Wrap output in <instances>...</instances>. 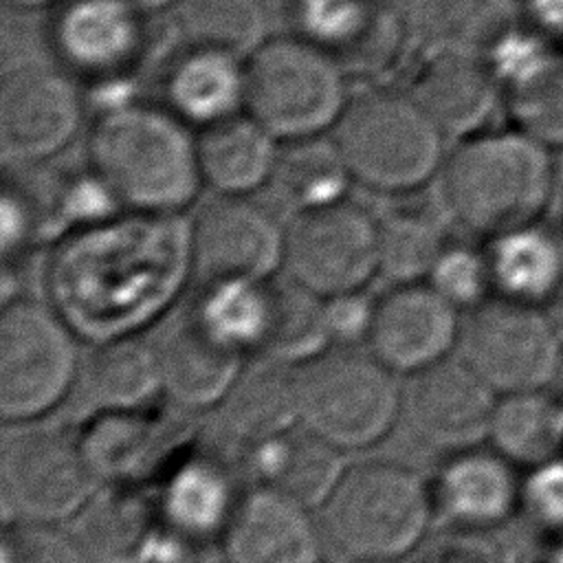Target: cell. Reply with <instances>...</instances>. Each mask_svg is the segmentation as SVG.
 Segmentation results:
<instances>
[{
  "label": "cell",
  "mask_w": 563,
  "mask_h": 563,
  "mask_svg": "<svg viewBox=\"0 0 563 563\" xmlns=\"http://www.w3.org/2000/svg\"><path fill=\"white\" fill-rule=\"evenodd\" d=\"M191 224L196 275L202 279H275L284 271L286 224L251 196H216Z\"/></svg>",
  "instance_id": "2e32d148"
},
{
  "label": "cell",
  "mask_w": 563,
  "mask_h": 563,
  "mask_svg": "<svg viewBox=\"0 0 563 563\" xmlns=\"http://www.w3.org/2000/svg\"><path fill=\"white\" fill-rule=\"evenodd\" d=\"M374 301L365 290L343 292L325 299V317L332 345L358 347L367 343L374 317Z\"/></svg>",
  "instance_id": "ee69618b"
},
{
  "label": "cell",
  "mask_w": 563,
  "mask_h": 563,
  "mask_svg": "<svg viewBox=\"0 0 563 563\" xmlns=\"http://www.w3.org/2000/svg\"><path fill=\"white\" fill-rule=\"evenodd\" d=\"M99 488L79 433L42 420L7 424L0 444L4 523L70 526Z\"/></svg>",
  "instance_id": "ba28073f"
},
{
  "label": "cell",
  "mask_w": 563,
  "mask_h": 563,
  "mask_svg": "<svg viewBox=\"0 0 563 563\" xmlns=\"http://www.w3.org/2000/svg\"><path fill=\"white\" fill-rule=\"evenodd\" d=\"M79 332L53 306L33 297L2 303L0 416L4 424L44 420L73 396L79 369Z\"/></svg>",
  "instance_id": "9c48e42d"
},
{
  "label": "cell",
  "mask_w": 563,
  "mask_h": 563,
  "mask_svg": "<svg viewBox=\"0 0 563 563\" xmlns=\"http://www.w3.org/2000/svg\"><path fill=\"white\" fill-rule=\"evenodd\" d=\"M86 163L128 211L183 213L202 187L198 132L141 97L95 112Z\"/></svg>",
  "instance_id": "7a4b0ae2"
},
{
  "label": "cell",
  "mask_w": 563,
  "mask_h": 563,
  "mask_svg": "<svg viewBox=\"0 0 563 563\" xmlns=\"http://www.w3.org/2000/svg\"><path fill=\"white\" fill-rule=\"evenodd\" d=\"M446 244L442 222L424 205H394L378 218V266L391 284L424 282Z\"/></svg>",
  "instance_id": "e575fe53"
},
{
  "label": "cell",
  "mask_w": 563,
  "mask_h": 563,
  "mask_svg": "<svg viewBox=\"0 0 563 563\" xmlns=\"http://www.w3.org/2000/svg\"><path fill=\"white\" fill-rule=\"evenodd\" d=\"M70 526L95 563H163L180 543L156 499L132 486H101Z\"/></svg>",
  "instance_id": "7402d4cb"
},
{
  "label": "cell",
  "mask_w": 563,
  "mask_h": 563,
  "mask_svg": "<svg viewBox=\"0 0 563 563\" xmlns=\"http://www.w3.org/2000/svg\"><path fill=\"white\" fill-rule=\"evenodd\" d=\"M282 141L249 112L198 132L202 185L216 196H253L273 183Z\"/></svg>",
  "instance_id": "f546056e"
},
{
  "label": "cell",
  "mask_w": 563,
  "mask_h": 563,
  "mask_svg": "<svg viewBox=\"0 0 563 563\" xmlns=\"http://www.w3.org/2000/svg\"><path fill=\"white\" fill-rule=\"evenodd\" d=\"M273 183L299 213L345 200L354 178L332 134H321L282 143Z\"/></svg>",
  "instance_id": "836d02e7"
},
{
  "label": "cell",
  "mask_w": 563,
  "mask_h": 563,
  "mask_svg": "<svg viewBox=\"0 0 563 563\" xmlns=\"http://www.w3.org/2000/svg\"><path fill=\"white\" fill-rule=\"evenodd\" d=\"M554 154L515 125L460 139L440 172L451 218L482 240L543 220L556 187Z\"/></svg>",
  "instance_id": "3957f363"
},
{
  "label": "cell",
  "mask_w": 563,
  "mask_h": 563,
  "mask_svg": "<svg viewBox=\"0 0 563 563\" xmlns=\"http://www.w3.org/2000/svg\"><path fill=\"white\" fill-rule=\"evenodd\" d=\"M409 92L446 136L466 139L493 128L504 88L482 55L431 48L416 68Z\"/></svg>",
  "instance_id": "44dd1931"
},
{
  "label": "cell",
  "mask_w": 563,
  "mask_h": 563,
  "mask_svg": "<svg viewBox=\"0 0 563 563\" xmlns=\"http://www.w3.org/2000/svg\"><path fill=\"white\" fill-rule=\"evenodd\" d=\"M519 22V0H420L418 7V24L431 48L482 57Z\"/></svg>",
  "instance_id": "d6a6232c"
},
{
  "label": "cell",
  "mask_w": 563,
  "mask_h": 563,
  "mask_svg": "<svg viewBox=\"0 0 563 563\" xmlns=\"http://www.w3.org/2000/svg\"><path fill=\"white\" fill-rule=\"evenodd\" d=\"M424 282L464 314L495 297L484 242L477 246L449 240Z\"/></svg>",
  "instance_id": "f35d334b"
},
{
  "label": "cell",
  "mask_w": 563,
  "mask_h": 563,
  "mask_svg": "<svg viewBox=\"0 0 563 563\" xmlns=\"http://www.w3.org/2000/svg\"><path fill=\"white\" fill-rule=\"evenodd\" d=\"M163 396L180 409H216L249 356L220 343L189 312L152 339Z\"/></svg>",
  "instance_id": "d4e9b609"
},
{
  "label": "cell",
  "mask_w": 563,
  "mask_h": 563,
  "mask_svg": "<svg viewBox=\"0 0 563 563\" xmlns=\"http://www.w3.org/2000/svg\"><path fill=\"white\" fill-rule=\"evenodd\" d=\"M196 273L191 224L180 213L121 211L55 242L51 303L92 343L139 334Z\"/></svg>",
  "instance_id": "6da1fadb"
},
{
  "label": "cell",
  "mask_w": 563,
  "mask_h": 563,
  "mask_svg": "<svg viewBox=\"0 0 563 563\" xmlns=\"http://www.w3.org/2000/svg\"><path fill=\"white\" fill-rule=\"evenodd\" d=\"M222 429L246 446L299 424L295 367L264 354L249 356L216 405Z\"/></svg>",
  "instance_id": "83f0119b"
},
{
  "label": "cell",
  "mask_w": 563,
  "mask_h": 563,
  "mask_svg": "<svg viewBox=\"0 0 563 563\" xmlns=\"http://www.w3.org/2000/svg\"><path fill=\"white\" fill-rule=\"evenodd\" d=\"M0 563H95L64 526L4 523Z\"/></svg>",
  "instance_id": "ab89813d"
},
{
  "label": "cell",
  "mask_w": 563,
  "mask_h": 563,
  "mask_svg": "<svg viewBox=\"0 0 563 563\" xmlns=\"http://www.w3.org/2000/svg\"><path fill=\"white\" fill-rule=\"evenodd\" d=\"M332 347L325 297L290 277L273 282V312L262 354L286 365H301Z\"/></svg>",
  "instance_id": "d590c367"
},
{
  "label": "cell",
  "mask_w": 563,
  "mask_h": 563,
  "mask_svg": "<svg viewBox=\"0 0 563 563\" xmlns=\"http://www.w3.org/2000/svg\"><path fill=\"white\" fill-rule=\"evenodd\" d=\"M292 33L328 51L350 77L391 73L409 42V24L389 0H290Z\"/></svg>",
  "instance_id": "9a60e30c"
},
{
  "label": "cell",
  "mask_w": 563,
  "mask_h": 563,
  "mask_svg": "<svg viewBox=\"0 0 563 563\" xmlns=\"http://www.w3.org/2000/svg\"><path fill=\"white\" fill-rule=\"evenodd\" d=\"M183 429L147 407L132 411L95 413L86 418L79 440L92 473L101 486H132L165 475L185 453Z\"/></svg>",
  "instance_id": "d6986e66"
},
{
  "label": "cell",
  "mask_w": 563,
  "mask_h": 563,
  "mask_svg": "<svg viewBox=\"0 0 563 563\" xmlns=\"http://www.w3.org/2000/svg\"><path fill=\"white\" fill-rule=\"evenodd\" d=\"M2 2L15 11H37V9H53L59 0H2Z\"/></svg>",
  "instance_id": "7dc6e473"
},
{
  "label": "cell",
  "mask_w": 563,
  "mask_h": 563,
  "mask_svg": "<svg viewBox=\"0 0 563 563\" xmlns=\"http://www.w3.org/2000/svg\"><path fill=\"white\" fill-rule=\"evenodd\" d=\"M273 282L202 279L187 312L202 330L238 354H262L273 312Z\"/></svg>",
  "instance_id": "4dcf8cb0"
},
{
  "label": "cell",
  "mask_w": 563,
  "mask_h": 563,
  "mask_svg": "<svg viewBox=\"0 0 563 563\" xmlns=\"http://www.w3.org/2000/svg\"><path fill=\"white\" fill-rule=\"evenodd\" d=\"M486 442L521 471L554 457L563 451L559 394L528 389L497 396Z\"/></svg>",
  "instance_id": "1f68e13d"
},
{
  "label": "cell",
  "mask_w": 563,
  "mask_h": 563,
  "mask_svg": "<svg viewBox=\"0 0 563 563\" xmlns=\"http://www.w3.org/2000/svg\"><path fill=\"white\" fill-rule=\"evenodd\" d=\"M328 545L352 563H398L435 519L429 479L394 460L347 464L317 508Z\"/></svg>",
  "instance_id": "277c9868"
},
{
  "label": "cell",
  "mask_w": 563,
  "mask_h": 563,
  "mask_svg": "<svg viewBox=\"0 0 563 563\" xmlns=\"http://www.w3.org/2000/svg\"><path fill=\"white\" fill-rule=\"evenodd\" d=\"M172 9L183 44L249 57L268 37L262 0H176Z\"/></svg>",
  "instance_id": "8d00e7d4"
},
{
  "label": "cell",
  "mask_w": 563,
  "mask_h": 563,
  "mask_svg": "<svg viewBox=\"0 0 563 563\" xmlns=\"http://www.w3.org/2000/svg\"><path fill=\"white\" fill-rule=\"evenodd\" d=\"M150 15L134 0H59L46 44L53 62L88 88L134 79L150 48Z\"/></svg>",
  "instance_id": "4fadbf2b"
},
{
  "label": "cell",
  "mask_w": 563,
  "mask_h": 563,
  "mask_svg": "<svg viewBox=\"0 0 563 563\" xmlns=\"http://www.w3.org/2000/svg\"><path fill=\"white\" fill-rule=\"evenodd\" d=\"M519 4L523 24L563 46V0H519Z\"/></svg>",
  "instance_id": "f6af8a7d"
},
{
  "label": "cell",
  "mask_w": 563,
  "mask_h": 563,
  "mask_svg": "<svg viewBox=\"0 0 563 563\" xmlns=\"http://www.w3.org/2000/svg\"><path fill=\"white\" fill-rule=\"evenodd\" d=\"M519 512L550 539L563 537V451L523 471Z\"/></svg>",
  "instance_id": "60d3db41"
},
{
  "label": "cell",
  "mask_w": 563,
  "mask_h": 563,
  "mask_svg": "<svg viewBox=\"0 0 563 563\" xmlns=\"http://www.w3.org/2000/svg\"><path fill=\"white\" fill-rule=\"evenodd\" d=\"M246 462L255 486L290 497L314 512L347 466L341 449L301 422L275 438L251 444Z\"/></svg>",
  "instance_id": "4316f807"
},
{
  "label": "cell",
  "mask_w": 563,
  "mask_h": 563,
  "mask_svg": "<svg viewBox=\"0 0 563 563\" xmlns=\"http://www.w3.org/2000/svg\"><path fill=\"white\" fill-rule=\"evenodd\" d=\"M539 563H563V537L561 539H552L548 552L541 556Z\"/></svg>",
  "instance_id": "c3c4849f"
},
{
  "label": "cell",
  "mask_w": 563,
  "mask_h": 563,
  "mask_svg": "<svg viewBox=\"0 0 563 563\" xmlns=\"http://www.w3.org/2000/svg\"><path fill=\"white\" fill-rule=\"evenodd\" d=\"M347 81L314 42L273 35L246 57V112L282 143L330 134L350 101Z\"/></svg>",
  "instance_id": "52a82bcc"
},
{
  "label": "cell",
  "mask_w": 563,
  "mask_h": 563,
  "mask_svg": "<svg viewBox=\"0 0 563 563\" xmlns=\"http://www.w3.org/2000/svg\"><path fill=\"white\" fill-rule=\"evenodd\" d=\"M196 132L246 112V57L183 44L161 75V99Z\"/></svg>",
  "instance_id": "603a6c76"
},
{
  "label": "cell",
  "mask_w": 563,
  "mask_h": 563,
  "mask_svg": "<svg viewBox=\"0 0 563 563\" xmlns=\"http://www.w3.org/2000/svg\"><path fill=\"white\" fill-rule=\"evenodd\" d=\"M559 229H561V233H563V205H561V227H559Z\"/></svg>",
  "instance_id": "681fc988"
},
{
  "label": "cell",
  "mask_w": 563,
  "mask_h": 563,
  "mask_svg": "<svg viewBox=\"0 0 563 563\" xmlns=\"http://www.w3.org/2000/svg\"><path fill=\"white\" fill-rule=\"evenodd\" d=\"M284 273L325 299L365 290L380 273L378 218L350 198L295 213L286 224Z\"/></svg>",
  "instance_id": "7c38bea8"
},
{
  "label": "cell",
  "mask_w": 563,
  "mask_h": 563,
  "mask_svg": "<svg viewBox=\"0 0 563 563\" xmlns=\"http://www.w3.org/2000/svg\"><path fill=\"white\" fill-rule=\"evenodd\" d=\"M521 475L488 442L442 455L429 479L435 519L444 528H504L519 512Z\"/></svg>",
  "instance_id": "ac0fdd59"
},
{
  "label": "cell",
  "mask_w": 563,
  "mask_h": 563,
  "mask_svg": "<svg viewBox=\"0 0 563 563\" xmlns=\"http://www.w3.org/2000/svg\"><path fill=\"white\" fill-rule=\"evenodd\" d=\"M220 541L227 563H323L325 548L314 510L262 486L242 495Z\"/></svg>",
  "instance_id": "ffe728a7"
},
{
  "label": "cell",
  "mask_w": 563,
  "mask_h": 563,
  "mask_svg": "<svg viewBox=\"0 0 563 563\" xmlns=\"http://www.w3.org/2000/svg\"><path fill=\"white\" fill-rule=\"evenodd\" d=\"M163 396L161 365L152 339L139 334L99 341L81 358L73 396L86 418L145 409Z\"/></svg>",
  "instance_id": "484cf974"
},
{
  "label": "cell",
  "mask_w": 563,
  "mask_h": 563,
  "mask_svg": "<svg viewBox=\"0 0 563 563\" xmlns=\"http://www.w3.org/2000/svg\"><path fill=\"white\" fill-rule=\"evenodd\" d=\"M299 422L332 446L361 451L400 422L402 378L369 350L332 345L295 367Z\"/></svg>",
  "instance_id": "8992f818"
},
{
  "label": "cell",
  "mask_w": 563,
  "mask_h": 563,
  "mask_svg": "<svg viewBox=\"0 0 563 563\" xmlns=\"http://www.w3.org/2000/svg\"><path fill=\"white\" fill-rule=\"evenodd\" d=\"M88 99L59 64H18L0 84V154L4 167H35L79 134Z\"/></svg>",
  "instance_id": "8fae6325"
},
{
  "label": "cell",
  "mask_w": 563,
  "mask_h": 563,
  "mask_svg": "<svg viewBox=\"0 0 563 563\" xmlns=\"http://www.w3.org/2000/svg\"><path fill=\"white\" fill-rule=\"evenodd\" d=\"M457 356L497 394L550 389L563 347L539 306L490 297L464 314Z\"/></svg>",
  "instance_id": "30bf717a"
},
{
  "label": "cell",
  "mask_w": 563,
  "mask_h": 563,
  "mask_svg": "<svg viewBox=\"0 0 563 563\" xmlns=\"http://www.w3.org/2000/svg\"><path fill=\"white\" fill-rule=\"evenodd\" d=\"M464 312L427 282L394 284L374 301L365 347L400 378L457 354Z\"/></svg>",
  "instance_id": "e0dca14e"
},
{
  "label": "cell",
  "mask_w": 563,
  "mask_h": 563,
  "mask_svg": "<svg viewBox=\"0 0 563 563\" xmlns=\"http://www.w3.org/2000/svg\"><path fill=\"white\" fill-rule=\"evenodd\" d=\"M543 310H545V314H548V319H550V323H552V328H554V334H556V339H559V343H561V347H563V286H561L559 292L543 306Z\"/></svg>",
  "instance_id": "bcb514c9"
},
{
  "label": "cell",
  "mask_w": 563,
  "mask_h": 563,
  "mask_svg": "<svg viewBox=\"0 0 563 563\" xmlns=\"http://www.w3.org/2000/svg\"><path fill=\"white\" fill-rule=\"evenodd\" d=\"M2 262L20 264L22 257L42 242L40 200L18 180L2 185Z\"/></svg>",
  "instance_id": "7bdbcfd3"
},
{
  "label": "cell",
  "mask_w": 563,
  "mask_h": 563,
  "mask_svg": "<svg viewBox=\"0 0 563 563\" xmlns=\"http://www.w3.org/2000/svg\"><path fill=\"white\" fill-rule=\"evenodd\" d=\"M559 400H561V411H563V394L559 396Z\"/></svg>",
  "instance_id": "f907efd6"
},
{
  "label": "cell",
  "mask_w": 563,
  "mask_h": 563,
  "mask_svg": "<svg viewBox=\"0 0 563 563\" xmlns=\"http://www.w3.org/2000/svg\"><path fill=\"white\" fill-rule=\"evenodd\" d=\"M497 394L457 356L402 378L400 422L424 449L449 455L484 444Z\"/></svg>",
  "instance_id": "5bb4252c"
},
{
  "label": "cell",
  "mask_w": 563,
  "mask_h": 563,
  "mask_svg": "<svg viewBox=\"0 0 563 563\" xmlns=\"http://www.w3.org/2000/svg\"><path fill=\"white\" fill-rule=\"evenodd\" d=\"M504 108L515 128L552 152L563 150V46L504 90Z\"/></svg>",
  "instance_id": "74e56055"
},
{
  "label": "cell",
  "mask_w": 563,
  "mask_h": 563,
  "mask_svg": "<svg viewBox=\"0 0 563 563\" xmlns=\"http://www.w3.org/2000/svg\"><path fill=\"white\" fill-rule=\"evenodd\" d=\"M495 297L543 308L563 286V233L543 220L484 240Z\"/></svg>",
  "instance_id": "f1b7e54d"
},
{
  "label": "cell",
  "mask_w": 563,
  "mask_h": 563,
  "mask_svg": "<svg viewBox=\"0 0 563 563\" xmlns=\"http://www.w3.org/2000/svg\"><path fill=\"white\" fill-rule=\"evenodd\" d=\"M330 134L354 183L385 196L427 187L446 161V134L409 90L352 95Z\"/></svg>",
  "instance_id": "5b68a950"
},
{
  "label": "cell",
  "mask_w": 563,
  "mask_h": 563,
  "mask_svg": "<svg viewBox=\"0 0 563 563\" xmlns=\"http://www.w3.org/2000/svg\"><path fill=\"white\" fill-rule=\"evenodd\" d=\"M244 493L229 466L207 453H185L161 475L154 499L167 530L189 545L222 539Z\"/></svg>",
  "instance_id": "cb8c5ba5"
},
{
  "label": "cell",
  "mask_w": 563,
  "mask_h": 563,
  "mask_svg": "<svg viewBox=\"0 0 563 563\" xmlns=\"http://www.w3.org/2000/svg\"><path fill=\"white\" fill-rule=\"evenodd\" d=\"M499 530L444 528L420 563H515V550Z\"/></svg>",
  "instance_id": "b9f144b4"
}]
</instances>
